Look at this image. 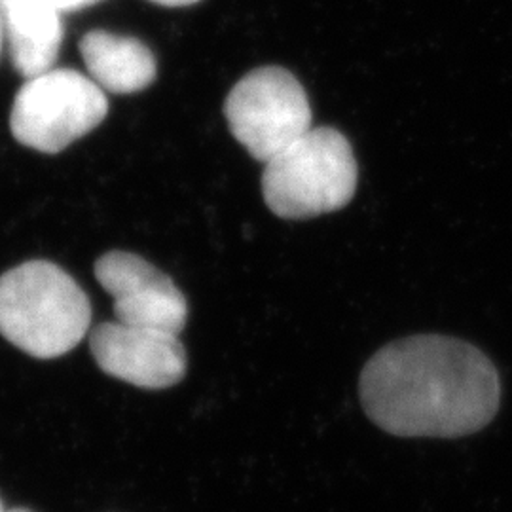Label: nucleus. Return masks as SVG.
<instances>
[{
	"label": "nucleus",
	"mask_w": 512,
	"mask_h": 512,
	"mask_svg": "<svg viewBox=\"0 0 512 512\" xmlns=\"http://www.w3.org/2000/svg\"><path fill=\"white\" fill-rule=\"evenodd\" d=\"M366 416L395 437L458 439L494 420L501 385L475 346L440 334L397 340L372 355L361 374Z\"/></svg>",
	"instance_id": "1"
},
{
	"label": "nucleus",
	"mask_w": 512,
	"mask_h": 512,
	"mask_svg": "<svg viewBox=\"0 0 512 512\" xmlns=\"http://www.w3.org/2000/svg\"><path fill=\"white\" fill-rule=\"evenodd\" d=\"M92 306L54 262L29 260L0 275V334L23 353L55 359L88 334Z\"/></svg>",
	"instance_id": "2"
},
{
	"label": "nucleus",
	"mask_w": 512,
	"mask_h": 512,
	"mask_svg": "<svg viewBox=\"0 0 512 512\" xmlns=\"http://www.w3.org/2000/svg\"><path fill=\"white\" fill-rule=\"evenodd\" d=\"M357 183L348 139L338 129L311 128L266 164L262 196L275 217L308 220L344 209Z\"/></svg>",
	"instance_id": "3"
},
{
	"label": "nucleus",
	"mask_w": 512,
	"mask_h": 512,
	"mask_svg": "<svg viewBox=\"0 0 512 512\" xmlns=\"http://www.w3.org/2000/svg\"><path fill=\"white\" fill-rule=\"evenodd\" d=\"M109 112L105 92L71 69L48 71L19 90L10 129L23 147L57 154L97 128Z\"/></svg>",
	"instance_id": "4"
},
{
	"label": "nucleus",
	"mask_w": 512,
	"mask_h": 512,
	"mask_svg": "<svg viewBox=\"0 0 512 512\" xmlns=\"http://www.w3.org/2000/svg\"><path fill=\"white\" fill-rule=\"evenodd\" d=\"M224 114L239 145L262 164L311 129L310 99L283 67H260L228 93Z\"/></svg>",
	"instance_id": "5"
},
{
	"label": "nucleus",
	"mask_w": 512,
	"mask_h": 512,
	"mask_svg": "<svg viewBox=\"0 0 512 512\" xmlns=\"http://www.w3.org/2000/svg\"><path fill=\"white\" fill-rule=\"evenodd\" d=\"M99 285L114 298L116 321L179 334L188 319V302L169 275L143 256L110 251L95 262Z\"/></svg>",
	"instance_id": "6"
},
{
	"label": "nucleus",
	"mask_w": 512,
	"mask_h": 512,
	"mask_svg": "<svg viewBox=\"0 0 512 512\" xmlns=\"http://www.w3.org/2000/svg\"><path fill=\"white\" fill-rule=\"evenodd\" d=\"M97 366L116 380L143 389H167L186 374V351L179 334L103 323L90 334Z\"/></svg>",
	"instance_id": "7"
},
{
	"label": "nucleus",
	"mask_w": 512,
	"mask_h": 512,
	"mask_svg": "<svg viewBox=\"0 0 512 512\" xmlns=\"http://www.w3.org/2000/svg\"><path fill=\"white\" fill-rule=\"evenodd\" d=\"M80 54L90 78L105 92H143L158 74L156 57L137 38L93 31L80 40Z\"/></svg>",
	"instance_id": "8"
},
{
	"label": "nucleus",
	"mask_w": 512,
	"mask_h": 512,
	"mask_svg": "<svg viewBox=\"0 0 512 512\" xmlns=\"http://www.w3.org/2000/svg\"><path fill=\"white\" fill-rule=\"evenodd\" d=\"M12 59L27 78L52 71L63 27L59 10L50 0H2Z\"/></svg>",
	"instance_id": "9"
},
{
	"label": "nucleus",
	"mask_w": 512,
	"mask_h": 512,
	"mask_svg": "<svg viewBox=\"0 0 512 512\" xmlns=\"http://www.w3.org/2000/svg\"><path fill=\"white\" fill-rule=\"evenodd\" d=\"M59 12H69V10H80L86 6H92L99 0H50Z\"/></svg>",
	"instance_id": "10"
},
{
	"label": "nucleus",
	"mask_w": 512,
	"mask_h": 512,
	"mask_svg": "<svg viewBox=\"0 0 512 512\" xmlns=\"http://www.w3.org/2000/svg\"><path fill=\"white\" fill-rule=\"evenodd\" d=\"M154 4H160V6H169V8H181V6H192L200 0H150Z\"/></svg>",
	"instance_id": "11"
},
{
	"label": "nucleus",
	"mask_w": 512,
	"mask_h": 512,
	"mask_svg": "<svg viewBox=\"0 0 512 512\" xmlns=\"http://www.w3.org/2000/svg\"><path fill=\"white\" fill-rule=\"evenodd\" d=\"M6 512H31V511H27V509H12V511H6Z\"/></svg>",
	"instance_id": "12"
},
{
	"label": "nucleus",
	"mask_w": 512,
	"mask_h": 512,
	"mask_svg": "<svg viewBox=\"0 0 512 512\" xmlns=\"http://www.w3.org/2000/svg\"><path fill=\"white\" fill-rule=\"evenodd\" d=\"M0 512H6V509H4V505H2V501H0Z\"/></svg>",
	"instance_id": "13"
}]
</instances>
